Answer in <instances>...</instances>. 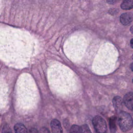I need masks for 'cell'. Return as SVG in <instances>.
Listing matches in <instances>:
<instances>
[{"label":"cell","mask_w":133,"mask_h":133,"mask_svg":"<svg viewBox=\"0 0 133 133\" xmlns=\"http://www.w3.org/2000/svg\"><path fill=\"white\" fill-rule=\"evenodd\" d=\"M117 122L121 130L123 132L129 131L133 126V119L130 114L121 111L118 113Z\"/></svg>","instance_id":"6da1fadb"},{"label":"cell","mask_w":133,"mask_h":133,"mask_svg":"<svg viewBox=\"0 0 133 133\" xmlns=\"http://www.w3.org/2000/svg\"><path fill=\"white\" fill-rule=\"evenodd\" d=\"M92 124L97 132L104 133L107 131V124L104 119L100 116L96 115L92 119Z\"/></svg>","instance_id":"7a4b0ae2"},{"label":"cell","mask_w":133,"mask_h":133,"mask_svg":"<svg viewBox=\"0 0 133 133\" xmlns=\"http://www.w3.org/2000/svg\"><path fill=\"white\" fill-rule=\"evenodd\" d=\"M123 101L129 110L133 111V92L126 94L124 97Z\"/></svg>","instance_id":"3957f363"},{"label":"cell","mask_w":133,"mask_h":133,"mask_svg":"<svg viewBox=\"0 0 133 133\" xmlns=\"http://www.w3.org/2000/svg\"><path fill=\"white\" fill-rule=\"evenodd\" d=\"M133 20V15L131 13L126 12L120 16V21L124 25H128Z\"/></svg>","instance_id":"277c9868"},{"label":"cell","mask_w":133,"mask_h":133,"mask_svg":"<svg viewBox=\"0 0 133 133\" xmlns=\"http://www.w3.org/2000/svg\"><path fill=\"white\" fill-rule=\"evenodd\" d=\"M123 100L122 98L119 96H115L113 100V107L115 111L119 113L122 111V109L123 107Z\"/></svg>","instance_id":"5b68a950"},{"label":"cell","mask_w":133,"mask_h":133,"mask_svg":"<svg viewBox=\"0 0 133 133\" xmlns=\"http://www.w3.org/2000/svg\"><path fill=\"white\" fill-rule=\"evenodd\" d=\"M52 132L54 133H61L63 132L60 122L56 119H52L50 124Z\"/></svg>","instance_id":"8992f818"},{"label":"cell","mask_w":133,"mask_h":133,"mask_svg":"<svg viewBox=\"0 0 133 133\" xmlns=\"http://www.w3.org/2000/svg\"><path fill=\"white\" fill-rule=\"evenodd\" d=\"M121 7L123 10H129L133 8V0H124L121 4Z\"/></svg>","instance_id":"52a82bcc"},{"label":"cell","mask_w":133,"mask_h":133,"mask_svg":"<svg viewBox=\"0 0 133 133\" xmlns=\"http://www.w3.org/2000/svg\"><path fill=\"white\" fill-rule=\"evenodd\" d=\"M117 118L115 116H112L110 119V129L111 132H115L117 130L116 126Z\"/></svg>","instance_id":"ba28073f"},{"label":"cell","mask_w":133,"mask_h":133,"mask_svg":"<svg viewBox=\"0 0 133 133\" xmlns=\"http://www.w3.org/2000/svg\"><path fill=\"white\" fill-rule=\"evenodd\" d=\"M14 130L16 132H26L27 129L26 127L22 124L20 123L16 124L14 126Z\"/></svg>","instance_id":"9c48e42d"},{"label":"cell","mask_w":133,"mask_h":133,"mask_svg":"<svg viewBox=\"0 0 133 133\" xmlns=\"http://www.w3.org/2000/svg\"><path fill=\"white\" fill-rule=\"evenodd\" d=\"M70 131L71 132H82L81 127L77 125H74L71 126Z\"/></svg>","instance_id":"30bf717a"},{"label":"cell","mask_w":133,"mask_h":133,"mask_svg":"<svg viewBox=\"0 0 133 133\" xmlns=\"http://www.w3.org/2000/svg\"><path fill=\"white\" fill-rule=\"evenodd\" d=\"M81 127L82 132H91V131L90 130L87 125H86V124L83 125Z\"/></svg>","instance_id":"8fae6325"},{"label":"cell","mask_w":133,"mask_h":133,"mask_svg":"<svg viewBox=\"0 0 133 133\" xmlns=\"http://www.w3.org/2000/svg\"><path fill=\"white\" fill-rule=\"evenodd\" d=\"M3 132H11V131L10 129V128L7 126H5L4 127L3 129Z\"/></svg>","instance_id":"7c38bea8"},{"label":"cell","mask_w":133,"mask_h":133,"mask_svg":"<svg viewBox=\"0 0 133 133\" xmlns=\"http://www.w3.org/2000/svg\"><path fill=\"white\" fill-rule=\"evenodd\" d=\"M118 0H107V2L109 4H113L115 3H116V2Z\"/></svg>","instance_id":"4fadbf2b"},{"label":"cell","mask_w":133,"mask_h":133,"mask_svg":"<svg viewBox=\"0 0 133 133\" xmlns=\"http://www.w3.org/2000/svg\"><path fill=\"white\" fill-rule=\"evenodd\" d=\"M130 46L132 48H133V38H132L130 41Z\"/></svg>","instance_id":"5bb4252c"},{"label":"cell","mask_w":133,"mask_h":133,"mask_svg":"<svg viewBox=\"0 0 133 133\" xmlns=\"http://www.w3.org/2000/svg\"><path fill=\"white\" fill-rule=\"evenodd\" d=\"M130 31L131 33L133 34V25L131 26V28H130Z\"/></svg>","instance_id":"9a60e30c"},{"label":"cell","mask_w":133,"mask_h":133,"mask_svg":"<svg viewBox=\"0 0 133 133\" xmlns=\"http://www.w3.org/2000/svg\"><path fill=\"white\" fill-rule=\"evenodd\" d=\"M130 69L133 71V62L130 64Z\"/></svg>","instance_id":"2e32d148"},{"label":"cell","mask_w":133,"mask_h":133,"mask_svg":"<svg viewBox=\"0 0 133 133\" xmlns=\"http://www.w3.org/2000/svg\"><path fill=\"white\" fill-rule=\"evenodd\" d=\"M131 58L133 59V55H132V56H131Z\"/></svg>","instance_id":"e0dca14e"},{"label":"cell","mask_w":133,"mask_h":133,"mask_svg":"<svg viewBox=\"0 0 133 133\" xmlns=\"http://www.w3.org/2000/svg\"><path fill=\"white\" fill-rule=\"evenodd\" d=\"M132 83H133V78H132Z\"/></svg>","instance_id":"ac0fdd59"}]
</instances>
